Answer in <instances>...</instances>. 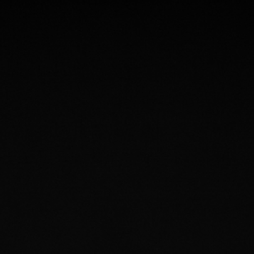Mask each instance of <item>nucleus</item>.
<instances>
[]
</instances>
